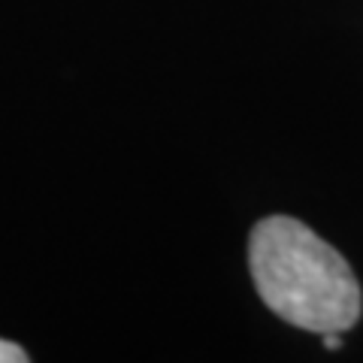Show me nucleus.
I'll return each instance as SVG.
<instances>
[{"label": "nucleus", "instance_id": "obj_2", "mask_svg": "<svg viewBox=\"0 0 363 363\" xmlns=\"http://www.w3.org/2000/svg\"><path fill=\"white\" fill-rule=\"evenodd\" d=\"M0 363H28V351L16 342L0 339Z\"/></svg>", "mask_w": 363, "mask_h": 363}, {"label": "nucleus", "instance_id": "obj_1", "mask_svg": "<svg viewBox=\"0 0 363 363\" xmlns=\"http://www.w3.org/2000/svg\"><path fill=\"white\" fill-rule=\"evenodd\" d=\"M255 288L291 327L342 333L360 318V285L348 260L291 215L257 221L248 240Z\"/></svg>", "mask_w": 363, "mask_h": 363}, {"label": "nucleus", "instance_id": "obj_3", "mask_svg": "<svg viewBox=\"0 0 363 363\" xmlns=\"http://www.w3.org/2000/svg\"><path fill=\"white\" fill-rule=\"evenodd\" d=\"M321 342H324V348L336 351V348H342V333H321Z\"/></svg>", "mask_w": 363, "mask_h": 363}]
</instances>
